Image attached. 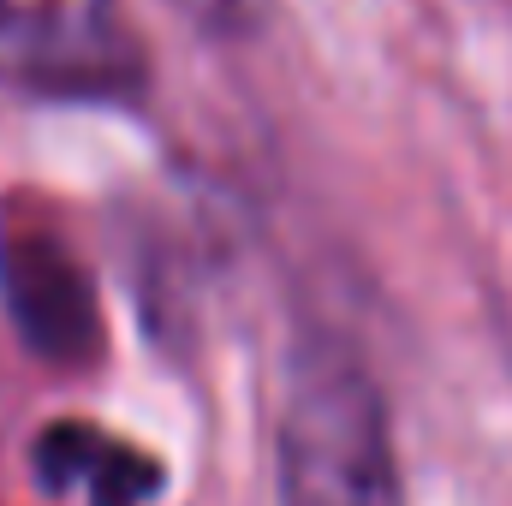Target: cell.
<instances>
[{
	"mask_svg": "<svg viewBox=\"0 0 512 506\" xmlns=\"http://www.w3.org/2000/svg\"><path fill=\"white\" fill-rule=\"evenodd\" d=\"M0 304L30 352L48 364H90L102 352V310L84 256L36 215L0 221Z\"/></svg>",
	"mask_w": 512,
	"mask_h": 506,
	"instance_id": "obj_3",
	"label": "cell"
},
{
	"mask_svg": "<svg viewBox=\"0 0 512 506\" xmlns=\"http://www.w3.org/2000/svg\"><path fill=\"white\" fill-rule=\"evenodd\" d=\"M280 506H405L382 387L352 358H310L274 435Z\"/></svg>",
	"mask_w": 512,
	"mask_h": 506,
	"instance_id": "obj_1",
	"label": "cell"
},
{
	"mask_svg": "<svg viewBox=\"0 0 512 506\" xmlns=\"http://www.w3.org/2000/svg\"><path fill=\"white\" fill-rule=\"evenodd\" d=\"M0 84L36 102H126L149 60L120 0H0Z\"/></svg>",
	"mask_w": 512,
	"mask_h": 506,
	"instance_id": "obj_2",
	"label": "cell"
},
{
	"mask_svg": "<svg viewBox=\"0 0 512 506\" xmlns=\"http://www.w3.org/2000/svg\"><path fill=\"white\" fill-rule=\"evenodd\" d=\"M36 477L54 495L78 489L90 506H149L161 495V465L143 447H131V441L96 429V423H78V417L42 429Z\"/></svg>",
	"mask_w": 512,
	"mask_h": 506,
	"instance_id": "obj_4",
	"label": "cell"
},
{
	"mask_svg": "<svg viewBox=\"0 0 512 506\" xmlns=\"http://www.w3.org/2000/svg\"><path fill=\"white\" fill-rule=\"evenodd\" d=\"M185 24H197L203 36H251L262 30L274 0H173Z\"/></svg>",
	"mask_w": 512,
	"mask_h": 506,
	"instance_id": "obj_5",
	"label": "cell"
}]
</instances>
